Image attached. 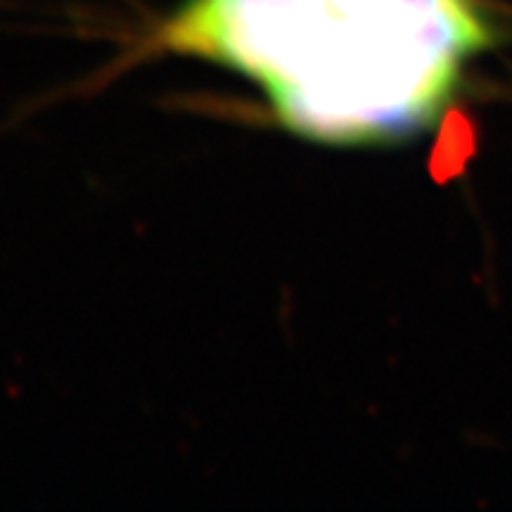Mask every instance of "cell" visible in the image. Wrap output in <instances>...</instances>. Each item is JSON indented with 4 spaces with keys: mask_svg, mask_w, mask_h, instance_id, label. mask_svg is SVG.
I'll list each match as a JSON object with an SVG mask.
<instances>
[{
    "mask_svg": "<svg viewBox=\"0 0 512 512\" xmlns=\"http://www.w3.org/2000/svg\"><path fill=\"white\" fill-rule=\"evenodd\" d=\"M503 36L489 0H183L143 43L245 76L287 133L377 147L432 133Z\"/></svg>",
    "mask_w": 512,
    "mask_h": 512,
    "instance_id": "obj_1",
    "label": "cell"
}]
</instances>
